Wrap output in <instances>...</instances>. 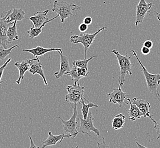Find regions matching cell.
Wrapping results in <instances>:
<instances>
[{
  "label": "cell",
  "instance_id": "1",
  "mask_svg": "<svg viewBox=\"0 0 160 148\" xmlns=\"http://www.w3.org/2000/svg\"><path fill=\"white\" fill-rule=\"evenodd\" d=\"M131 52H133V55L137 59L138 63L140 65L141 70L142 71L145 78V80L147 84L148 90L152 95L157 98L160 101V93L158 91V87L160 84V74H152L149 73L148 71L147 68L145 67L143 64L142 63L140 58H138L137 53L135 50H132Z\"/></svg>",
  "mask_w": 160,
  "mask_h": 148
},
{
  "label": "cell",
  "instance_id": "2",
  "mask_svg": "<svg viewBox=\"0 0 160 148\" xmlns=\"http://www.w3.org/2000/svg\"><path fill=\"white\" fill-rule=\"evenodd\" d=\"M112 52L116 55L118 61V65L120 69V75L118 77V81L119 83V87H122L124 84L125 83V76L127 74H129L132 75V63L131 59V55L128 54L122 55L120 54L118 51L116 50H113Z\"/></svg>",
  "mask_w": 160,
  "mask_h": 148
},
{
  "label": "cell",
  "instance_id": "3",
  "mask_svg": "<svg viewBox=\"0 0 160 148\" xmlns=\"http://www.w3.org/2000/svg\"><path fill=\"white\" fill-rule=\"evenodd\" d=\"M80 7L73 3H68L66 1L55 0L54 2L52 12L58 14L60 17L61 22L64 23L65 19L74 16L72 10H79Z\"/></svg>",
  "mask_w": 160,
  "mask_h": 148
},
{
  "label": "cell",
  "instance_id": "4",
  "mask_svg": "<svg viewBox=\"0 0 160 148\" xmlns=\"http://www.w3.org/2000/svg\"><path fill=\"white\" fill-rule=\"evenodd\" d=\"M106 27H102L96 32L92 34L90 33H82L79 35H74L70 37V42L74 44L81 43L84 47V59H86L87 52L90 46L92 45L96 36L102 31L106 30Z\"/></svg>",
  "mask_w": 160,
  "mask_h": 148
},
{
  "label": "cell",
  "instance_id": "5",
  "mask_svg": "<svg viewBox=\"0 0 160 148\" xmlns=\"http://www.w3.org/2000/svg\"><path fill=\"white\" fill-rule=\"evenodd\" d=\"M71 105L74 110V113L70 119L68 121H65L63 119H62L61 117H58L57 118L61 120L62 121L64 131V133L66 135H70L71 137L75 138L79 133L78 124L76 121L78 116L77 104H71Z\"/></svg>",
  "mask_w": 160,
  "mask_h": 148
},
{
  "label": "cell",
  "instance_id": "6",
  "mask_svg": "<svg viewBox=\"0 0 160 148\" xmlns=\"http://www.w3.org/2000/svg\"><path fill=\"white\" fill-rule=\"evenodd\" d=\"M67 90L68 94L65 96V100L66 102L71 104H77L80 103L82 99H84L87 102L89 100H87L84 96L85 88L80 86V83H74L73 86H68Z\"/></svg>",
  "mask_w": 160,
  "mask_h": 148
},
{
  "label": "cell",
  "instance_id": "7",
  "mask_svg": "<svg viewBox=\"0 0 160 148\" xmlns=\"http://www.w3.org/2000/svg\"><path fill=\"white\" fill-rule=\"evenodd\" d=\"M93 120L94 117L92 115L91 112H89L86 119H84L83 118L80 117V126L78 128V132L87 134L90 136V137H92L89 133L90 132H92L95 133L98 136H100V132L93 125Z\"/></svg>",
  "mask_w": 160,
  "mask_h": 148
},
{
  "label": "cell",
  "instance_id": "8",
  "mask_svg": "<svg viewBox=\"0 0 160 148\" xmlns=\"http://www.w3.org/2000/svg\"><path fill=\"white\" fill-rule=\"evenodd\" d=\"M154 5L152 3H147L145 0H140L136 6L135 26H138L139 24L143 22L145 17L148 13H151L150 10Z\"/></svg>",
  "mask_w": 160,
  "mask_h": 148
},
{
  "label": "cell",
  "instance_id": "9",
  "mask_svg": "<svg viewBox=\"0 0 160 148\" xmlns=\"http://www.w3.org/2000/svg\"><path fill=\"white\" fill-rule=\"evenodd\" d=\"M107 96L109 97V103L118 104L119 107H122L125 104L128 105V102L125 101L127 93L122 91L121 87L113 89L112 92L108 93Z\"/></svg>",
  "mask_w": 160,
  "mask_h": 148
},
{
  "label": "cell",
  "instance_id": "10",
  "mask_svg": "<svg viewBox=\"0 0 160 148\" xmlns=\"http://www.w3.org/2000/svg\"><path fill=\"white\" fill-rule=\"evenodd\" d=\"M12 10H10L8 12H5V14L3 17H0V34L2 37V46L5 48H7L8 46V37H7V32L10 26L13 25V22H8L7 18L8 16L11 12Z\"/></svg>",
  "mask_w": 160,
  "mask_h": 148
},
{
  "label": "cell",
  "instance_id": "11",
  "mask_svg": "<svg viewBox=\"0 0 160 148\" xmlns=\"http://www.w3.org/2000/svg\"><path fill=\"white\" fill-rule=\"evenodd\" d=\"M132 102L136 104L138 107V108L141 111V112L143 114V116L145 118L149 117L153 122L156 124V121L153 119V115H151L150 113V108H151V104L147 101L142 100L140 98L134 97L132 100Z\"/></svg>",
  "mask_w": 160,
  "mask_h": 148
},
{
  "label": "cell",
  "instance_id": "12",
  "mask_svg": "<svg viewBox=\"0 0 160 148\" xmlns=\"http://www.w3.org/2000/svg\"><path fill=\"white\" fill-rule=\"evenodd\" d=\"M39 57L35 58L32 59H27L23 60L21 62H17L15 63V66L19 70V76L18 79L17 80L16 83L17 84L21 83V81L24 77V75L27 71H29V68L30 67V66L32 62L38 60Z\"/></svg>",
  "mask_w": 160,
  "mask_h": 148
},
{
  "label": "cell",
  "instance_id": "13",
  "mask_svg": "<svg viewBox=\"0 0 160 148\" xmlns=\"http://www.w3.org/2000/svg\"><path fill=\"white\" fill-rule=\"evenodd\" d=\"M49 12V10H46L43 12H37L34 13L33 16L29 18V19L32 22L33 25L32 27H39L40 26H42L44 23L48 21V13Z\"/></svg>",
  "mask_w": 160,
  "mask_h": 148
},
{
  "label": "cell",
  "instance_id": "14",
  "mask_svg": "<svg viewBox=\"0 0 160 148\" xmlns=\"http://www.w3.org/2000/svg\"><path fill=\"white\" fill-rule=\"evenodd\" d=\"M61 58V65L59 71H57L54 73V76L57 79H59L64 75L65 73L70 71L71 69L69 64V60L68 57L63 54V52H58Z\"/></svg>",
  "mask_w": 160,
  "mask_h": 148
},
{
  "label": "cell",
  "instance_id": "15",
  "mask_svg": "<svg viewBox=\"0 0 160 148\" xmlns=\"http://www.w3.org/2000/svg\"><path fill=\"white\" fill-rule=\"evenodd\" d=\"M71 137L70 135H66L65 133L61 134L59 135L54 136L52 135L51 132H48V139L45 140L42 143V148H45L48 146H52L57 144V143L63 141L64 138H70Z\"/></svg>",
  "mask_w": 160,
  "mask_h": 148
},
{
  "label": "cell",
  "instance_id": "16",
  "mask_svg": "<svg viewBox=\"0 0 160 148\" xmlns=\"http://www.w3.org/2000/svg\"><path fill=\"white\" fill-rule=\"evenodd\" d=\"M22 51L23 52H28L29 53L32 54V55L34 56L35 58H38L40 56H43L48 52H63L62 48H44L40 46H38L35 48H32V49H23Z\"/></svg>",
  "mask_w": 160,
  "mask_h": 148
},
{
  "label": "cell",
  "instance_id": "17",
  "mask_svg": "<svg viewBox=\"0 0 160 148\" xmlns=\"http://www.w3.org/2000/svg\"><path fill=\"white\" fill-rule=\"evenodd\" d=\"M127 100L128 101V104L130 106V108L128 110L129 119L132 121H135V120L140 119L142 116H143V114L138 107L135 104L132 103V100L129 98H127Z\"/></svg>",
  "mask_w": 160,
  "mask_h": 148
},
{
  "label": "cell",
  "instance_id": "18",
  "mask_svg": "<svg viewBox=\"0 0 160 148\" xmlns=\"http://www.w3.org/2000/svg\"><path fill=\"white\" fill-rule=\"evenodd\" d=\"M34 62L32 63V65L30 66V67L29 68V72L34 75L35 74L39 75L42 77L45 86H48V81H46V79L45 77V73H44V71L43 70L42 65L41 62L39 61V59L37 61V62L34 63Z\"/></svg>",
  "mask_w": 160,
  "mask_h": 148
},
{
  "label": "cell",
  "instance_id": "19",
  "mask_svg": "<svg viewBox=\"0 0 160 148\" xmlns=\"http://www.w3.org/2000/svg\"><path fill=\"white\" fill-rule=\"evenodd\" d=\"M25 12L22 9H13L9 14L7 18L8 22H13L14 21H21L25 18Z\"/></svg>",
  "mask_w": 160,
  "mask_h": 148
},
{
  "label": "cell",
  "instance_id": "20",
  "mask_svg": "<svg viewBox=\"0 0 160 148\" xmlns=\"http://www.w3.org/2000/svg\"><path fill=\"white\" fill-rule=\"evenodd\" d=\"M17 21H14L12 26H10L7 32V37H8V44L11 43L14 41L18 40L19 37L18 36V33L17 31Z\"/></svg>",
  "mask_w": 160,
  "mask_h": 148
},
{
  "label": "cell",
  "instance_id": "21",
  "mask_svg": "<svg viewBox=\"0 0 160 148\" xmlns=\"http://www.w3.org/2000/svg\"><path fill=\"white\" fill-rule=\"evenodd\" d=\"M59 16L58 15H57V16H56L54 17H53L52 18L49 19V20L47 21H46V22L42 25V26H40L39 27H38V28H37V27H34V28L31 27V28L29 29V30H28V32H27L28 34H29L30 38L32 39H34V38H36V37H38L39 35L42 32V28H43L48 23L50 22H51L52 21L54 20L55 19L57 18Z\"/></svg>",
  "mask_w": 160,
  "mask_h": 148
},
{
  "label": "cell",
  "instance_id": "22",
  "mask_svg": "<svg viewBox=\"0 0 160 148\" xmlns=\"http://www.w3.org/2000/svg\"><path fill=\"white\" fill-rule=\"evenodd\" d=\"M125 117L122 113L116 115L112 120V128L115 130L122 129L125 124Z\"/></svg>",
  "mask_w": 160,
  "mask_h": 148
},
{
  "label": "cell",
  "instance_id": "23",
  "mask_svg": "<svg viewBox=\"0 0 160 148\" xmlns=\"http://www.w3.org/2000/svg\"><path fill=\"white\" fill-rule=\"evenodd\" d=\"M85 101L84 99H82L81 101H80V103L82 104V108L81 110L82 111V116H83V118L84 119H86L88 115V113H89V109L90 108H92V107H96V108H98L99 106L98 105H96L93 103H91V102H88L87 104H86L85 103Z\"/></svg>",
  "mask_w": 160,
  "mask_h": 148
},
{
  "label": "cell",
  "instance_id": "24",
  "mask_svg": "<svg viewBox=\"0 0 160 148\" xmlns=\"http://www.w3.org/2000/svg\"><path fill=\"white\" fill-rule=\"evenodd\" d=\"M98 58V56H93L88 59H83V60H77L72 62V66H75L78 67L83 68L86 69L87 71L88 70V62L94 58Z\"/></svg>",
  "mask_w": 160,
  "mask_h": 148
},
{
  "label": "cell",
  "instance_id": "25",
  "mask_svg": "<svg viewBox=\"0 0 160 148\" xmlns=\"http://www.w3.org/2000/svg\"><path fill=\"white\" fill-rule=\"evenodd\" d=\"M16 47H19V46L16 45L10 48H5L2 46H0V61H3L5 58L12 53V51Z\"/></svg>",
  "mask_w": 160,
  "mask_h": 148
},
{
  "label": "cell",
  "instance_id": "26",
  "mask_svg": "<svg viewBox=\"0 0 160 148\" xmlns=\"http://www.w3.org/2000/svg\"><path fill=\"white\" fill-rule=\"evenodd\" d=\"M77 68L78 67L77 66H73L71 68L70 71H68L64 74V75H70L72 78V79L74 80V83H78L79 80L82 79V77L79 76V75H78V71H77Z\"/></svg>",
  "mask_w": 160,
  "mask_h": 148
},
{
  "label": "cell",
  "instance_id": "27",
  "mask_svg": "<svg viewBox=\"0 0 160 148\" xmlns=\"http://www.w3.org/2000/svg\"><path fill=\"white\" fill-rule=\"evenodd\" d=\"M11 61H12V58H9L7 61L4 63V64L0 67V84L3 82V81H1V79H2V75H3V71L7 67L8 65L11 62Z\"/></svg>",
  "mask_w": 160,
  "mask_h": 148
},
{
  "label": "cell",
  "instance_id": "28",
  "mask_svg": "<svg viewBox=\"0 0 160 148\" xmlns=\"http://www.w3.org/2000/svg\"><path fill=\"white\" fill-rule=\"evenodd\" d=\"M77 71H78V75H79V76H80L82 78L87 77L88 75V71H87L86 69L83 68H77Z\"/></svg>",
  "mask_w": 160,
  "mask_h": 148
},
{
  "label": "cell",
  "instance_id": "29",
  "mask_svg": "<svg viewBox=\"0 0 160 148\" xmlns=\"http://www.w3.org/2000/svg\"><path fill=\"white\" fill-rule=\"evenodd\" d=\"M102 142H97L98 144V148H110L109 145H107L106 144V141H105V138L102 137Z\"/></svg>",
  "mask_w": 160,
  "mask_h": 148
},
{
  "label": "cell",
  "instance_id": "30",
  "mask_svg": "<svg viewBox=\"0 0 160 148\" xmlns=\"http://www.w3.org/2000/svg\"><path fill=\"white\" fill-rule=\"evenodd\" d=\"M154 128L156 129V133L157 134V140L160 139V119L156 121V123L154 124Z\"/></svg>",
  "mask_w": 160,
  "mask_h": 148
},
{
  "label": "cell",
  "instance_id": "31",
  "mask_svg": "<svg viewBox=\"0 0 160 148\" xmlns=\"http://www.w3.org/2000/svg\"><path fill=\"white\" fill-rule=\"evenodd\" d=\"M88 29V25L84 23H82L79 26V30L80 32H85Z\"/></svg>",
  "mask_w": 160,
  "mask_h": 148
},
{
  "label": "cell",
  "instance_id": "32",
  "mask_svg": "<svg viewBox=\"0 0 160 148\" xmlns=\"http://www.w3.org/2000/svg\"><path fill=\"white\" fill-rule=\"evenodd\" d=\"M141 53L142 54H144V55H148L150 53V52H151V49L148 48V47H145V46H143L142 47V48H141Z\"/></svg>",
  "mask_w": 160,
  "mask_h": 148
},
{
  "label": "cell",
  "instance_id": "33",
  "mask_svg": "<svg viewBox=\"0 0 160 148\" xmlns=\"http://www.w3.org/2000/svg\"><path fill=\"white\" fill-rule=\"evenodd\" d=\"M153 45V42L151 41V40H147V41H145L144 42V46L146 47H148V48L151 49V48H152Z\"/></svg>",
  "mask_w": 160,
  "mask_h": 148
},
{
  "label": "cell",
  "instance_id": "34",
  "mask_svg": "<svg viewBox=\"0 0 160 148\" xmlns=\"http://www.w3.org/2000/svg\"><path fill=\"white\" fill-rule=\"evenodd\" d=\"M92 22V18L91 17H86L83 19V23L87 25L88 26L91 25Z\"/></svg>",
  "mask_w": 160,
  "mask_h": 148
},
{
  "label": "cell",
  "instance_id": "35",
  "mask_svg": "<svg viewBox=\"0 0 160 148\" xmlns=\"http://www.w3.org/2000/svg\"><path fill=\"white\" fill-rule=\"evenodd\" d=\"M29 138L30 139V148H40V147L37 146V145H35V144L34 143V141H33L31 136H29Z\"/></svg>",
  "mask_w": 160,
  "mask_h": 148
},
{
  "label": "cell",
  "instance_id": "36",
  "mask_svg": "<svg viewBox=\"0 0 160 148\" xmlns=\"http://www.w3.org/2000/svg\"><path fill=\"white\" fill-rule=\"evenodd\" d=\"M136 144L138 145V148H148L145 147L144 145H141L140 144H139V143L138 142V141H136Z\"/></svg>",
  "mask_w": 160,
  "mask_h": 148
},
{
  "label": "cell",
  "instance_id": "37",
  "mask_svg": "<svg viewBox=\"0 0 160 148\" xmlns=\"http://www.w3.org/2000/svg\"><path fill=\"white\" fill-rule=\"evenodd\" d=\"M154 13L156 14V16H157V18L159 21H160V13H157L156 11L154 12Z\"/></svg>",
  "mask_w": 160,
  "mask_h": 148
},
{
  "label": "cell",
  "instance_id": "38",
  "mask_svg": "<svg viewBox=\"0 0 160 148\" xmlns=\"http://www.w3.org/2000/svg\"><path fill=\"white\" fill-rule=\"evenodd\" d=\"M2 46V37H1V34H0V46Z\"/></svg>",
  "mask_w": 160,
  "mask_h": 148
},
{
  "label": "cell",
  "instance_id": "39",
  "mask_svg": "<svg viewBox=\"0 0 160 148\" xmlns=\"http://www.w3.org/2000/svg\"><path fill=\"white\" fill-rule=\"evenodd\" d=\"M79 148V146H77V147H75V148Z\"/></svg>",
  "mask_w": 160,
  "mask_h": 148
}]
</instances>
